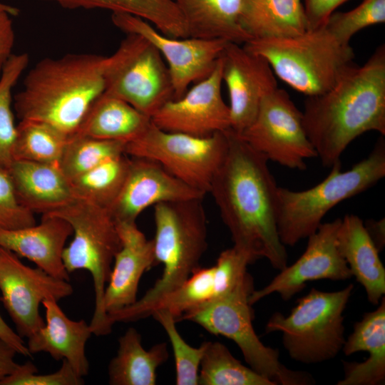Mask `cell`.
I'll return each mask as SVG.
<instances>
[{"label":"cell","instance_id":"cell-20","mask_svg":"<svg viewBox=\"0 0 385 385\" xmlns=\"http://www.w3.org/2000/svg\"><path fill=\"white\" fill-rule=\"evenodd\" d=\"M72 234L73 229L67 221L46 214L42 215L38 224L0 230V247L29 260L50 275L68 281L69 273L63 265V252Z\"/></svg>","mask_w":385,"mask_h":385},{"label":"cell","instance_id":"cell-13","mask_svg":"<svg viewBox=\"0 0 385 385\" xmlns=\"http://www.w3.org/2000/svg\"><path fill=\"white\" fill-rule=\"evenodd\" d=\"M111 19L123 32L143 36L159 51L170 75L174 99L212 72L228 42L222 38L168 36L143 19L124 12L112 13Z\"/></svg>","mask_w":385,"mask_h":385},{"label":"cell","instance_id":"cell-14","mask_svg":"<svg viewBox=\"0 0 385 385\" xmlns=\"http://www.w3.org/2000/svg\"><path fill=\"white\" fill-rule=\"evenodd\" d=\"M0 292L16 332L28 339L44 324L40 304L46 299L58 302L71 295L73 289L68 281L27 266L16 254L0 247Z\"/></svg>","mask_w":385,"mask_h":385},{"label":"cell","instance_id":"cell-12","mask_svg":"<svg viewBox=\"0 0 385 385\" xmlns=\"http://www.w3.org/2000/svg\"><path fill=\"white\" fill-rule=\"evenodd\" d=\"M268 160L299 170L317 158L302 123V112L288 93L278 87L262 99L252 123L238 134Z\"/></svg>","mask_w":385,"mask_h":385},{"label":"cell","instance_id":"cell-29","mask_svg":"<svg viewBox=\"0 0 385 385\" xmlns=\"http://www.w3.org/2000/svg\"><path fill=\"white\" fill-rule=\"evenodd\" d=\"M69 9H104L139 16L165 35L175 33L183 18L173 0H39Z\"/></svg>","mask_w":385,"mask_h":385},{"label":"cell","instance_id":"cell-6","mask_svg":"<svg viewBox=\"0 0 385 385\" xmlns=\"http://www.w3.org/2000/svg\"><path fill=\"white\" fill-rule=\"evenodd\" d=\"M243 46L263 57L276 76L307 96L326 92L354 65L352 47L324 26L292 37L251 39Z\"/></svg>","mask_w":385,"mask_h":385},{"label":"cell","instance_id":"cell-2","mask_svg":"<svg viewBox=\"0 0 385 385\" xmlns=\"http://www.w3.org/2000/svg\"><path fill=\"white\" fill-rule=\"evenodd\" d=\"M307 135L323 166L331 168L348 145L368 131L385 135V46L354 65L330 89L307 96L302 111Z\"/></svg>","mask_w":385,"mask_h":385},{"label":"cell","instance_id":"cell-23","mask_svg":"<svg viewBox=\"0 0 385 385\" xmlns=\"http://www.w3.org/2000/svg\"><path fill=\"white\" fill-rule=\"evenodd\" d=\"M373 312L365 313L354 325L342 351L350 356L361 351L369 357L363 362L343 361L344 377L337 385H376L385 379V299Z\"/></svg>","mask_w":385,"mask_h":385},{"label":"cell","instance_id":"cell-40","mask_svg":"<svg viewBox=\"0 0 385 385\" xmlns=\"http://www.w3.org/2000/svg\"><path fill=\"white\" fill-rule=\"evenodd\" d=\"M18 14L17 8L0 2V77L6 63L13 54L15 32L12 16Z\"/></svg>","mask_w":385,"mask_h":385},{"label":"cell","instance_id":"cell-3","mask_svg":"<svg viewBox=\"0 0 385 385\" xmlns=\"http://www.w3.org/2000/svg\"><path fill=\"white\" fill-rule=\"evenodd\" d=\"M108 63V56L93 53L41 60L14 98L18 118L46 123L68 136L75 134L92 104L104 93Z\"/></svg>","mask_w":385,"mask_h":385},{"label":"cell","instance_id":"cell-28","mask_svg":"<svg viewBox=\"0 0 385 385\" xmlns=\"http://www.w3.org/2000/svg\"><path fill=\"white\" fill-rule=\"evenodd\" d=\"M240 25L251 39L292 37L307 30L301 0H246Z\"/></svg>","mask_w":385,"mask_h":385},{"label":"cell","instance_id":"cell-18","mask_svg":"<svg viewBox=\"0 0 385 385\" xmlns=\"http://www.w3.org/2000/svg\"><path fill=\"white\" fill-rule=\"evenodd\" d=\"M205 195L182 182L158 162L130 157L125 182L108 210L116 222H136L139 215L150 206L204 198Z\"/></svg>","mask_w":385,"mask_h":385},{"label":"cell","instance_id":"cell-25","mask_svg":"<svg viewBox=\"0 0 385 385\" xmlns=\"http://www.w3.org/2000/svg\"><path fill=\"white\" fill-rule=\"evenodd\" d=\"M189 37L222 38L244 44L251 38L240 25L246 0H173Z\"/></svg>","mask_w":385,"mask_h":385},{"label":"cell","instance_id":"cell-36","mask_svg":"<svg viewBox=\"0 0 385 385\" xmlns=\"http://www.w3.org/2000/svg\"><path fill=\"white\" fill-rule=\"evenodd\" d=\"M151 316L167 333L172 346L177 385H198L200 366L208 342L199 347L189 345L181 337L175 326V317L165 309L154 310Z\"/></svg>","mask_w":385,"mask_h":385},{"label":"cell","instance_id":"cell-33","mask_svg":"<svg viewBox=\"0 0 385 385\" xmlns=\"http://www.w3.org/2000/svg\"><path fill=\"white\" fill-rule=\"evenodd\" d=\"M126 143L79 134L68 136L58 166L71 181L104 161L125 153Z\"/></svg>","mask_w":385,"mask_h":385},{"label":"cell","instance_id":"cell-9","mask_svg":"<svg viewBox=\"0 0 385 385\" xmlns=\"http://www.w3.org/2000/svg\"><path fill=\"white\" fill-rule=\"evenodd\" d=\"M254 290L253 279L247 272L230 292L185 313L178 321H191L214 335L230 339L238 346L250 367L276 385L310 384L312 379L308 374L284 366L279 361L278 350L265 346L256 334L249 302Z\"/></svg>","mask_w":385,"mask_h":385},{"label":"cell","instance_id":"cell-16","mask_svg":"<svg viewBox=\"0 0 385 385\" xmlns=\"http://www.w3.org/2000/svg\"><path fill=\"white\" fill-rule=\"evenodd\" d=\"M341 218L322 222L308 238L305 251L291 266H287L265 287L254 290L249 297L252 305L262 298L277 293L284 301L301 292L309 281L346 280L352 274L337 246Z\"/></svg>","mask_w":385,"mask_h":385},{"label":"cell","instance_id":"cell-1","mask_svg":"<svg viewBox=\"0 0 385 385\" xmlns=\"http://www.w3.org/2000/svg\"><path fill=\"white\" fill-rule=\"evenodd\" d=\"M228 148L212 181L210 193L234 247L252 262L265 257L276 270L287 266L277 226V189L267 158L232 129Z\"/></svg>","mask_w":385,"mask_h":385},{"label":"cell","instance_id":"cell-22","mask_svg":"<svg viewBox=\"0 0 385 385\" xmlns=\"http://www.w3.org/2000/svg\"><path fill=\"white\" fill-rule=\"evenodd\" d=\"M7 171L19 202L34 214L54 212L77 199L58 164L14 160Z\"/></svg>","mask_w":385,"mask_h":385},{"label":"cell","instance_id":"cell-31","mask_svg":"<svg viewBox=\"0 0 385 385\" xmlns=\"http://www.w3.org/2000/svg\"><path fill=\"white\" fill-rule=\"evenodd\" d=\"M68 136L44 122L20 120L16 125L14 160L58 164Z\"/></svg>","mask_w":385,"mask_h":385},{"label":"cell","instance_id":"cell-17","mask_svg":"<svg viewBox=\"0 0 385 385\" xmlns=\"http://www.w3.org/2000/svg\"><path fill=\"white\" fill-rule=\"evenodd\" d=\"M220 58L230 98V129L240 134L254 120L263 97L278 87L275 74L263 57L241 44L228 41Z\"/></svg>","mask_w":385,"mask_h":385},{"label":"cell","instance_id":"cell-7","mask_svg":"<svg viewBox=\"0 0 385 385\" xmlns=\"http://www.w3.org/2000/svg\"><path fill=\"white\" fill-rule=\"evenodd\" d=\"M50 214L63 218L73 229V240L63 252V265L68 273L85 270L91 274L95 299L89 325L93 334L108 335L113 324L103 308V295L121 247L116 222L108 209L81 199Z\"/></svg>","mask_w":385,"mask_h":385},{"label":"cell","instance_id":"cell-39","mask_svg":"<svg viewBox=\"0 0 385 385\" xmlns=\"http://www.w3.org/2000/svg\"><path fill=\"white\" fill-rule=\"evenodd\" d=\"M36 223L34 213L18 200L7 170H0V230H14Z\"/></svg>","mask_w":385,"mask_h":385},{"label":"cell","instance_id":"cell-5","mask_svg":"<svg viewBox=\"0 0 385 385\" xmlns=\"http://www.w3.org/2000/svg\"><path fill=\"white\" fill-rule=\"evenodd\" d=\"M382 136L366 158L345 171L341 170V162H337L327 177L311 188L294 191L278 186L277 226L284 246H294L307 238L334 206L366 190L385 176V140Z\"/></svg>","mask_w":385,"mask_h":385},{"label":"cell","instance_id":"cell-8","mask_svg":"<svg viewBox=\"0 0 385 385\" xmlns=\"http://www.w3.org/2000/svg\"><path fill=\"white\" fill-rule=\"evenodd\" d=\"M353 289L352 284L335 292L312 288L288 316L274 313L265 331L282 332L283 346L294 361L311 364L332 359L346 340L343 313Z\"/></svg>","mask_w":385,"mask_h":385},{"label":"cell","instance_id":"cell-42","mask_svg":"<svg viewBox=\"0 0 385 385\" xmlns=\"http://www.w3.org/2000/svg\"><path fill=\"white\" fill-rule=\"evenodd\" d=\"M19 354L9 344L0 339V382L18 366L14 359Z\"/></svg>","mask_w":385,"mask_h":385},{"label":"cell","instance_id":"cell-10","mask_svg":"<svg viewBox=\"0 0 385 385\" xmlns=\"http://www.w3.org/2000/svg\"><path fill=\"white\" fill-rule=\"evenodd\" d=\"M227 148V130L198 137L165 131L151 121L139 137L126 143L125 153L153 160L182 182L207 194Z\"/></svg>","mask_w":385,"mask_h":385},{"label":"cell","instance_id":"cell-32","mask_svg":"<svg viewBox=\"0 0 385 385\" xmlns=\"http://www.w3.org/2000/svg\"><path fill=\"white\" fill-rule=\"evenodd\" d=\"M199 385H276L243 365L223 344L208 342L198 376Z\"/></svg>","mask_w":385,"mask_h":385},{"label":"cell","instance_id":"cell-30","mask_svg":"<svg viewBox=\"0 0 385 385\" xmlns=\"http://www.w3.org/2000/svg\"><path fill=\"white\" fill-rule=\"evenodd\" d=\"M129 164L130 157L122 154L72 180L76 197L108 209L123 185Z\"/></svg>","mask_w":385,"mask_h":385},{"label":"cell","instance_id":"cell-37","mask_svg":"<svg viewBox=\"0 0 385 385\" xmlns=\"http://www.w3.org/2000/svg\"><path fill=\"white\" fill-rule=\"evenodd\" d=\"M385 22V0H363L346 12L333 13L324 26L340 42L349 44L361 29Z\"/></svg>","mask_w":385,"mask_h":385},{"label":"cell","instance_id":"cell-35","mask_svg":"<svg viewBox=\"0 0 385 385\" xmlns=\"http://www.w3.org/2000/svg\"><path fill=\"white\" fill-rule=\"evenodd\" d=\"M214 266L197 267L176 289L161 299L153 308L165 309L178 322L185 313L203 306L216 299Z\"/></svg>","mask_w":385,"mask_h":385},{"label":"cell","instance_id":"cell-44","mask_svg":"<svg viewBox=\"0 0 385 385\" xmlns=\"http://www.w3.org/2000/svg\"><path fill=\"white\" fill-rule=\"evenodd\" d=\"M364 225L379 252L385 245V221L384 218L379 220L373 219L364 221Z\"/></svg>","mask_w":385,"mask_h":385},{"label":"cell","instance_id":"cell-4","mask_svg":"<svg viewBox=\"0 0 385 385\" xmlns=\"http://www.w3.org/2000/svg\"><path fill=\"white\" fill-rule=\"evenodd\" d=\"M203 199L165 202L153 206L154 253L156 265H163L162 275L140 299L108 313L112 324L150 317L154 306L179 287L199 267L207 247Z\"/></svg>","mask_w":385,"mask_h":385},{"label":"cell","instance_id":"cell-38","mask_svg":"<svg viewBox=\"0 0 385 385\" xmlns=\"http://www.w3.org/2000/svg\"><path fill=\"white\" fill-rule=\"evenodd\" d=\"M61 361V366L57 371L45 374H37V368L30 361L19 364L11 374L0 382V385L83 384V377L78 376L66 361Z\"/></svg>","mask_w":385,"mask_h":385},{"label":"cell","instance_id":"cell-11","mask_svg":"<svg viewBox=\"0 0 385 385\" xmlns=\"http://www.w3.org/2000/svg\"><path fill=\"white\" fill-rule=\"evenodd\" d=\"M104 93L127 102L150 118L174 99L170 75L162 55L147 39L131 34L108 56Z\"/></svg>","mask_w":385,"mask_h":385},{"label":"cell","instance_id":"cell-41","mask_svg":"<svg viewBox=\"0 0 385 385\" xmlns=\"http://www.w3.org/2000/svg\"><path fill=\"white\" fill-rule=\"evenodd\" d=\"M346 1L348 0H304L307 30L324 26L334 11Z\"/></svg>","mask_w":385,"mask_h":385},{"label":"cell","instance_id":"cell-34","mask_svg":"<svg viewBox=\"0 0 385 385\" xmlns=\"http://www.w3.org/2000/svg\"><path fill=\"white\" fill-rule=\"evenodd\" d=\"M29 63L26 53L12 54L0 77V170H8L14 160L13 151L16 125L12 111L13 87Z\"/></svg>","mask_w":385,"mask_h":385},{"label":"cell","instance_id":"cell-27","mask_svg":"<svg viewBox=\"0 0 385 385\" xmlns=\"http://www.w3.org/2000/svg\"><path fill=\"white\" fill-rule=\"evenodd\" d=\"M168 358L166 343H158L145 350L141 335L135 328L130 327L119 338L117 354L109 363V384L155 385L157 369Z\"/></svg>","mask_w":385,"mask_h":385},{"label":"cell","instance_id":"cell-15","mask_svg":"<svg viewBox=\"0 0 385 385\" xmlns=\"http://www.w3.org/2000/svg\"><path fill=\"white\" fill-rule=\"evenodd\" d=\"M222 61L212 72L195 83L179 98L164 104L152 117L158 128L198 137L230 128V112L222 96Z\"/></svg>","mask_w":385,"mask_h":385},{"label":"cell","instance_id":"cell-43","mask_svg":"<svg viewBox=\"0 0 385 385\" xmlns=\"http://www.w3.org/2000/svg\"><path fill=\"white\" fill-rule=\"evenodd\" d=\"M0 339L11 345L18 352L24 356L31 357L26 344L23 338L14 329H12L4 320L0 314Z\"/></svg>","mask_w":385,"mask_h":385},{"label":"cell","instance_id":"cell-19","mask_svg":"<svg viewBox=\"0 0 385 385\" xmlns=\"http://www.w3.org/2000/svg\"><path fill=\"white\" fill-rule=\"evenodd\" d=\"M116 225L121 247L114 257L104 292L103 308L107 314L133 304L142 275L156 265L153 241L146 238L136 222Z\"/></svg>","mask_w":385,"mask_h":385},{"label":"cell","instance_id":"cell-21","mask_svg":"<svg viewBox=\"0 0 385 385\" xmlns=\"http://www.w3.org/2000/svg\"><path fill=\"white\" fill-rule=\"evenodd\" d=\"M42 305L44 324L28 338L30 354L48 353L56 361H66L78 376H86L89 372L86 344L93 334L89 324L69 319L53 299H45Z\"/></svg>","mask_w":385,"mask_h":385},{"label":"cell","instance_id":"cell-26","mask_svg":"<svg viewBox=\"0 0 385 385\" xmlns=\"http://www.w3.org/2000/svg\"><path fill=\"white\" fill-rule=\"evenodd\" d=\"M150 123V117L127 102L103 93L92 104L75 134L128 143Z\"/></svg>","mask_w":385,"mask_h":385},{"label":"cell","instance_id":"cell-24","mask_svg":"<svg viewBox=\"0 0 385 385\" xmlns=\"http://www.w3.org/2000/svg\"><path fill=\"white\" fill-rule=\"evenodd\" d=\"M337 239L352 276L364 288L369 302L378 304L385 293V269L364 221L356 215H346L341 219Z\"/></svg>","mask_w":385,"mask_h":385}]
</instances>
